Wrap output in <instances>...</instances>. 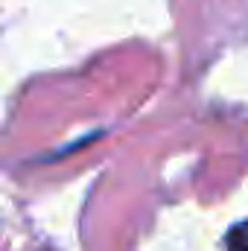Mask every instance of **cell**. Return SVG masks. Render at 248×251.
I'll use <instances>...</instances> for the list:
<instances>
[{
	"label": "cell",
	"mask_w": 248,
	"mask_h": 251,
	"mask_svg": "<svg viewBox=\"0 0 248 251\" xmlns=\"http://www.w3.org/2000/svg\"><path fill=\"white\" fill-rule=\"evenodd\" d=\"M228 251H248V222H240L228 234Z\"/></svg>",
	"instance_id": "1"
}]
</instances>
